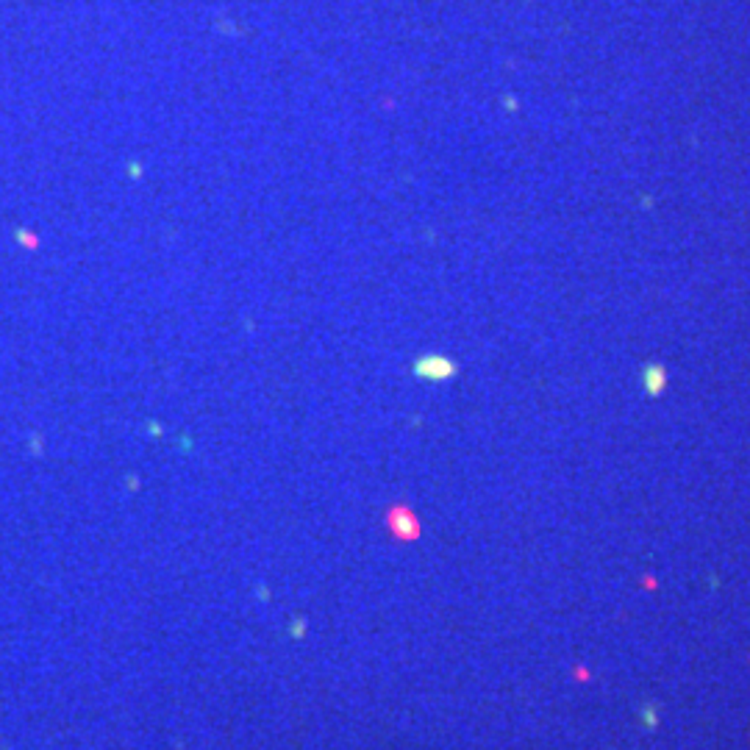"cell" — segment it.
<instances>
[{
    "label": "cell",
    "instance_id": "cell-1",
    "mask_svg": "<svg viewBox=\"0 0 750 750\" xmlns=\"http://www.w3.org/2000/svg\"><path fill=\"white\" fill-rule=\"evenodd\" d=\"M389 526H392V531H395L400 539H411V536H417V523H414V517H411L409 512H403V509H395V512H392Z\"/></svg>",
    "mask_w": 750,
    "mask_h": 750
},
{
    "label": "cell",
    "instance_id": "cell-2",
    "mask_svg": "<svg viewBox=\"0 0 750 750\" xmlns=\"http://www.w3.org/2000/svg\"><path fill=\"white\" fill-rule=\"evenodd\" d=\"M642 717H645V722H648V725H653V722H656V714H653V708H645V711H642Z\"/></svg>",
    "mask_w": 750,
    "mask_h": 750
}]
</instances>
